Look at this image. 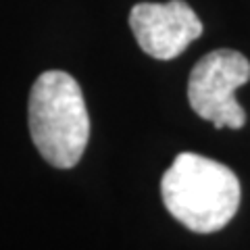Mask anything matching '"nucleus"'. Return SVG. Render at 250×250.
Returning a JSON list of instances; mask_svg holds the SVG:
<instances>
[{
	"instance_id": "obj_1",
	"label": "nucleus",
	"mask_w": 250,
	"mask_h": 250,
	"mask_svg": "<svg viewBox=\"0 0 250 250\" xmlns=\"http://www.w3.org/2000/svg\"><path fill=\"white\" fill-rule=\"evenodd\" d=\"M161 196L171 217L196 233H213L238 213L242 190L229 167L207 156L182 152L161 179Z\"/></svg>"
},
{
	"instance_id": "obj_2",
	"label": "nucleus",
	"mask_w": 250,
	"mask_h": 250,
	"mask_svg": "<svg viewBox=\"0 0 250 250\" xmlns=\"http://www.w3.org/2000/svg\"><path fill=\"white\" fill-rule=\"evenodd\" d=\"M29 134L46 163L71 169L90 140V117L80 83L65 71H44L29 92Z\"/></svg>"
},
{
	"instance_id": "obj_3",
	"label": "nucleus",
	"mask_w": 250,
	"mask_h": 250,
	"mask_svg": "<svg viewBox=\"0 0 250 250\" xmlns=\"http://www.w3.org/2000/svg\"><path fill=\"white\" fill-rule=\"evenodd\" d=\"M250 80V62L238 50H213L194 65L188 80L192 111L217 129H240L246 113L236 100V90Z\"/></svg>"
},
{
	"instance_id": "obj_4",
	"label": "nucleus",
	"mask_w": 250,
	"mask_h": 250,
	"mask_svg": "<svg viewBox=\"0 0 250 250\" xmlns=\"http://www.w3.org/2000/svg\"><path fill=\"white\" fill-rule=\"evenodd\" d=\"M129 27L148 57L171 61L202 34V21L184 0L140 2L129 13Z\"/></svg>"
}]
</instances>
